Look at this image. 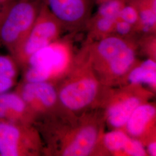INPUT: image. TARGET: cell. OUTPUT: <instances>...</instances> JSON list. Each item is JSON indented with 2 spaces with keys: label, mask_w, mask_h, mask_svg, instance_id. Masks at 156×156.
Listing matches in <instances>:
<instances>
[{
  "label": "cell",
  "mask_w": 156,
  "mask_h": 156,
  "mask_svg": "<svg viewBox=\"0 0 156 156\" xmlns=\"http://www.w3.org/2000/svg\"><path fill=\"white\" fill-rule=\"evenodd\" d=\"M42 0H13L6 4L0 24V46L13 55L39 14Z\"/></svg>",
  "instance_id": "1"
},
{
  "label": "cell",
  "mask_w": 156,
  "mask_h": 156,
  "mask_svg": "<svg viewBox=\"0 0 156 156\" xmlns=\"http://www.w3.org/2000/svg\"><path fill=\"white\" fill-rule=\"evenodd\" d=\"M68 45L58 39L38 50L28 58L21 80L29 82H48L61 73L69 58Z\"/></svg>",
  "instance_id": "2"
},
{
  "label": "cell",
  "mask_w": 156,
  "mask_h": 156,
  "mask_svg": "<svg viewBox=\"0 0 156 156\" xmlns=\"http://www.w3.org/2000/svg\"><path fill=\"white\" fill-rule=\"evenodd\" d=\"M63 24L43 2L33 27L12 55L20 71L34 53L58 39Z\"/></svg>",
  "instance_id": "3"
},
{
  "label": "cell",
  "mask_w": 156,
  "mask_h": 156,
  "mask_svg": "<svg viewBox=\"0 0 156 156\" xmlns=\"http://www.w3.org/2000/svg\"><path fill=\"white\" fill-rule=\"evenodd\" d=\"M42 148L38 132L33 124L0 118V156H35Z\"/></svg>",
  "instance_id": "4"
},
{
  "label": "cell",
  "mask_w": 156,
  "mask_h": 156,
  "mask_svg": "<svg viewBox=\"0 0 156 156\" xmlns=\"http://www.w3.org/2000/svg\"><path fill=\"white\" fill-rule=\"evenodd\" d=\"M14 90L22 97L37 118L45 114L56 105L58 93L51 82L19 81Z\"/></svg>",
  "instance_id": "5"
},
{
  "label": "cell",
  "mask_w": 156,
  "mask_h": 156,
  "mask_svg": "<svg viewBox=\"0 0 156 156\" xmlns=\"http://www.w3.org/2000/svg\"><path fill=\"white\" fill-rule=\"evenodd\" d=\"M64 26H78L89 20L94 0H42Z\"/></svg>",
  "instance_id": "6"
},
{
  "label": "cell",
  "mask_w": 156,
  "mask_h": 156,
  "mask_svg": "<svg viewBox=\"0 0 156 156\" xmlns=\"http://www.w3.org/2000/svg\"><path fill=\"white\" fill-rule=\"evenodd\" d=\"M97 90L98 84L95 80L83 78L64 86L58 94V99L67 108L78 111L93 102Z\"/></svg>",
  "instance_id": "7"
},
{
  "label": "cell",
  "mask_w": 156,
  "mask_h": 156,
  "mask_svg": "<svg viewBox=\"0 0 156 156\" xmlns=\"http://www.w3.org/2000/svg\"><path fill=\"white\" fill-rule=\"evenodd\" d=\"M0 118L16 123L33 124L36 117L14 89L0 94Z\"/></svg>",
  "instance_id": "8"
},
{
  "label": "cell",
  "mask_w": 156,
  "mask_h": 156,
  "mask_svg": "<svg viewBox=\"0 0 156 156\" xmlns=\"http://www.w3.org/2000/svg\"><path fill=\"white\" fill-rule=\"evenodd\" d=\"M98 137V131L93 126L82 128L74 139L64 148V156H86L89 155L94 147Z\"/></svg>",
  "instance_id": "9"
},
{
  "label": "cell",
  "mask_w": 156,
  "mask_h": 156,
  "mask_svg": "<svg viewBox=\"0 0 156 156\" xmlns=\"http://www.w3.org/2000/svg\"><path fill=\"white\" fill-rule=\"evenodd\" d=\"M131 45L119 36L110 35L91 46V50L96 56L109 62Z\"/></svg>",
  "instance_id": "10"
},
{
  "label": "cell",
  "mask_w": 156,
  "mask_h": 156,
  "mask_svg": "<svg viewBox=\"0 0 156 156\" xmlns=\"http://www.w3.org/2000/svg\"><path fill=\"white\" fill-rule=\"evenodd\" d=\"M20 69L10 54L0 53V94L14 89L19 82Z\"/></svg>",
  "instance_id": "11"
},
{
  "label": "cell",
  "mask_w": 156,
  "mask_h": 156,
  "mask_svg": "<svg viewBox=\"0 0 156 156\" xmlns=\"http://www.w3.org/2000/svg\"><path fill=\"white\" fill-rule=\"evenodd\" d=\"M140 104L138 98L131 97L114 104L108 110V122L116 128L125 126L133 112Z\"/></svg>",
  "instance_id": "12"
},
{
  "label": "cell",
  "mask_w": 156,
  "mask_h": 156,
  "mask_svg": "<svg viewBox=\"0 0 156 156\" xmlns=\"http://www.w3.org/2000/svg\"><path fill=\"white\" fill-rule=\"evenodd\" d=\"M156 108L149 104L139 105L137 106L126 124L128 133L138 136L144 132L147 124L155 116Z\"/></svg>",
  "instance_id": "13"
},
{
  "label": "cell",
  "mask_w": 156,
  "mask_h": 156,
  "mask_svg": "<svg viewBox=\"0 0 156 156\" xmlns=\"http://www.w3.org/2000/svg\"><path fill=\"white\" fill-rule=\"evenodd\" d=\"M136 8L141 23V31L149 33L156 29V0H129Z\"/></svg>",
  "instance_id": "14"
},
{
  "label": "cell",
  "mask_w": 156,
  "mask_h": 156,
  "mask_svg": "<svg viewBox=\"0 0 156 156\" xmlns=\"http://www.w3.org/2000/svg\"><path fill=\"white\" fill-rule=\"evenodd\" d=\"M135 58V52L132 45L122 51L119 56L108 62L112 73L116 75H122L126 73Z\"/></svg>",
  "instance_id": "15"
},
{
  "label": "cell",
  "mask_w": 156,
  "mask_h": 156,
  "mask_svg": "<svg viewBox=\"0 0 156 156\" xmlns=\"http://www.w3.org/2000/svg\"><path fill=\"white\" fill-rule=\"evenodd\" d=\"M117 19L101 16L94 14L87 22L91 25L92 33L97 37H101V39L110 36L109 34L114 31L115 24Z\"/></svg>",
  "instance_id": "16"
},
{
  "label": "cell",
  "mask_w": 156,
  "mask_h": 156,
  "mask_svg": "<svg viewBox=\"0 0 156 156\" xmlns=\"http://www.w3.org/2000/svg\"><path fill=\"white\" fill-rule=\"evenodd\" d=\"M128 80L132 83H145L156 86V70H152L144 67H136L130 73Z\"/></svg>",
  "instance_id": "17"
},
{
  "label": "cell",
  "mask_w": 156,
  "mask_h": 156,
  "mask_svg": "<svg viewBox=\"0 0 156 156\" xmlns=\"http://www.w3.org/2000/svg\"><path fill=\"white\" fill-rule=\"evenodd\" d=\"M128 0H106L98 5L95 15L117 19Z\"/></svg>",
  "instance_id": "18"
},
{
  "label": "cell",
  "mask_w": 156,
  "mask_h": 156,
  "mask_svg": "<svg viewBox=\"0 0 156 156\" xmlns=\"http://www.w3.org/2000/svg\"><path fill=\"white\" fill-rule=\"evenodd\" d=\"M129 137L120 131H113L108 133L104 137V144L106 148L111 151L123 150Z\"/></svg>",
  "instance_id": "19"
},
{
  "label": "cell",
  "mask_w": 156,
  "mask_h": 156,
  "mask_svg": "<svg viewBox=\"0 0 156 156\" xmlns=\"http://www.w3.org/2000/svg\"><path fill=\"white\" fill-rule=\"evenodd\" d=\"M118 17L131 24L135 29L141 30V23L138 11L129 0L120 12Z\"/></svg>",
  "instance_id": "20"
},
{
  "label": "cell",
  "mask_w": 156,
  "mask_h": 156,
  "mask_svg": "<svg viewBox=\"0 0 156 156\" xmlns=\"http://www.w3.org/2000/svg\"><path fill=\"white\" fill-rule=\"evenodd\" d=\"M123 150L127 154L131 156H144L146 153L141 142L139 140L130 139L129 138Z\"/></svg>",
  "instance_id": "21"
},
{
  "label": "cell",
  "mask_w": 156,
  "mask_h": 156,
  "mask_svg": "<svg viewBox=\"0 0 156 156\" xmlns=\"http://www.w3.org/2000/svg\"><path fill=\"white\" fill-rule=\"evenodd\" d=\"M135 28L129 23L117 18L114 27V31L120 37L127 36L134 30Z\"/></svg>",
  "instance_id": "22"
},
{
  "label": "cell",
  "mask_w": 156,
  "mask_h": 156,
  "mask_svg": "<svg viewBox=\"0 0 156 156\" xmlns=\"http://www.w3.org/2000/svg\"><path fill=\"white\" fill-rule=\"evenodd\" d=\"M147 152L151 156H156V143L153 142L149 144L147 146Z\"/></svg>",
  "instance_id": "23"
},
{
  "label": "cell",
  "mask_w": 156,
  "mask_h": 156,
  "mask_svg": "<svg viewBox=\"0 0 156 156\" xmlns=\"http://www.w3.org/2000/svg\"><path fill=\"white\" fill-rule=\"evenodd\" d=\"M6 4H4L1 2V1H0V24H1V20H2V14L3 12L4 11L5 9V6Z\"/></svg>",
  "instance_id": "24"
},
{
  "label": "cell",
  "mask_w": 156,
  "mask_h": 156,
  "mask_svg": "<svg viewBox=\"0 0 156 156\" xmlns=\"http://www.w3.org/2000/svg\"><path fill=\"white\" fill-rule=\"evenodd\" d=\"M105 1H106V0H94V2H95V4L97 5H98L99 4H100L102 2H103Z\"/></svg>",
  "instance_id": "25"
},
{
  "label": "cell",
  "mask_w": 156,
  "mask_h": 156,
  "mask_svg": "<svg viewBox=\"0 0 156 156\" xmlns=\"http://www.w3.org/2000/svg\"><path fill=\"white\" fill-rule=\"evenodd\" d=\"M1 1V2L2 3V4H8V3H9V2H11L12 1H13V0H0Z\"/></svg>",
  "instance_id": "26"
}]
</instances>
